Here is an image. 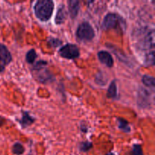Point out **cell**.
<instances>
[{
  "instance_id": "obj_1",
  "label": "cell",
  "mask_w": 155,
  "mask_h": 155,
  "mask_svg": "<svg viewBox=\"0 0 155 155\" xmlns=\"http://www.w3.org/2000/svg\"><path fill=\"white\" fill-rule=\"evenodd\" d=\"M136 48L144 52V64L146 66L154 65V30L145 28L136 33Z\"/></svg>"
},
{
  "instance_id": "obj_2",
  "label": "cell",
  "mask_w": 155,
  "mask_h": 155,
  "mask_svg": "<svg viewBox=\"0 0 155 155\" xmlns=\"http://www.w3.org/2000/svg\"><path fill=\"white\" fill-rule=\"evenodd\" d=\"M54 3L51 0H39L36 2L33 10L36 18L41 21H48L51 18Z\"/></svg>"
},
{
  "instance_id": "obj_3",
  "label": "cell",
  "mask_w": 155,
  "mask_h": 155,
  "mask_svg": "<svg viewBox=\"0 0 155 155\" xmlns=\"http://www.w3.org/2000/svg\"><path fill=\"white\" fill-rule=\"evenodd\" d=\"M47 64H48V63L45 61H38L33 64V69H32L33 76L36 78V80H37L39 83H43V84L50 83V82H52L54 80V77L53 76V74L46 68Z\"/></svg>"
},
{
  "instance_id": "obj_4",
  "label": "cell",
  "mask_w": 155,
  "mask_h": 155,
  "mask_svg": "<svg viewBox=\"0 0 155 155\" xmlns=\"http://www.w3.org/2000/svg\"><path fill=\"white\" fill-rule=\"evenodd\" d=\"M125 21L117 14L108 13L104 16L101 24V28L104 30H108L110 29L120 28L124 26Z\"/></svg>"
},
{
  "instance_id": "obj_5",
  "label": "cell",
  "mask_w": 155,
  "mask_h": 155,
  "mask_svg": "<svg viewBox=\"0 0 155 155\" xmlns=\"http://www.w3.org/2000/svg\"><path fill=\"white\" fill-rule=\"evenodd\" d=\"M76 36L81 41H91L95 37V30L89 22L84 21L77 27Z\"/></svg>"
},
{
  "instance_id": "obj_6",
  "label": "cell",
  "mask_w": 155,
  "mask_h": 155,
  "mask_svg": "<svg viewBox=\"0 0 155 155\" xmlns=\"http://www.w3.org/2000/svg\"><path fill=\"white\" fill-rule=\"evenodd\" d=\"M58 54L64 58L74 60L80 57V49L75 44L68 43L58 50Z\"/></svg>"
},
{
  "instance_id": "obj_7",
  "label": "cell",
  "mask_w": 155,
  "mask_h": 155,
  "mask_svg": "<svg viewBox=\"0 0 155 155\" xmlns=\"http://www.w3.org/2000/svg\"><path fill=\"white\" fill-rule=\"evenodd\" d=\"M12 56L7 47L0 43V72H2L5 68L12 62Z\"/></svg>"
},
{
  "instance_id": "obj_8",
  "label": "cell",
  "mask_w": 155,
  "mask_h": 155,
  "mask_svg": "<svg viewBox=\"0 0 155 155\" xmlns=\"http://www.w3.org/2000/svg\"><path fill=\"white\" fill-rule=\"evenodd\" d=\"M151 93L148 92V89L145 88H141L138 94V104L139 106L142 107H148V103L150 104L151 101Z\"/></svg>"
},
{
  "instance_id": "obj_9",
  "label": "cell",
  "mask_w": 155,
  "mask_h": 155,
  "mask_svg": "<svg viewBox=\"0 0 155 155\" xmlns=\"http://www.w3.org/2000/svg\"><path fill=\"white\" fill-rule=\"evenodd\" d=\"M98 58L101 64L110 68L114 66V59L111 54L107 51H100L98 52Z\"/></svg>"
},
{
  "instance_id": "obj_10",
  "label": "cell",
  "mask_w": 155,
  "mask_h": 155,
  "mask_svg": "<svg viewBox=\"0 0 155 155\" xmlns=\"http://www.w3.org/2000/svg\"><path fill=\"white\" fill-rule=\"evenodd\" d=\"M17 120H18V122L21 125V128L25 129L27 127H30V125H32L35 122V118L33 117L28 111L23 110L21 118V119H18Z\"/></svg>"
},
{
  "instance_id": "obj_11",
  "label": "cell",
  "mask_w": 155,
  "mask_h": 155,
  "mask_svg": "<svg viewBox=\"0 0 155 155\" xmlns=\"http://www.w3.org/2000/svg\"><path fill=\"white\" fill-rule=\"evenodd\" d=\"M68 3V9L69 14L72 19H75L76 17L78 15L79 11L80 8V3L78 0H69Z\"/></svg>"
},
{
  "instance_id": "obj_12",
  "label": "cell",
  "mask_w": 155,
  "mask_h": 155,
  "mask_svg": "<svg viewBox=\"0 0 155 155\" xmlns=\"http://www.w3.org/2000/svg\"><path fill=\"white\" fill-rule=\"evenodd\" d=\"M67 17H68V12H67L66 8L63 5H61L60 7L58 8L57 11V14L55 15V24L57 25H61L63 24L66 20Z\"/></svg>"
},
{
  "instance_id": "obj_13",
  "label": "cell",
  "mask_w": 155,
  "mask_h": 155,
  "mask_svg": "<svg viewBox=\"0 0 155 155\" xmlns=\"http://www.w3.org/2000/svg\"><path fill=\"white\" fill-rule=\"evenodd\" d=\"M117 86L116 80H113L107 89V97L109 98H112V99H115L117 98Z\"/></svg>"
},
{
  "instance_id": "obj_14",
  "label": "cell",
  "mask_w": 155,
  "mask_h": 155,
  "mask_svg": "<svg viewBox=\"0 0 155 155\" xmlns=\"http://www.w3.org/2000/svg\"><path fill=\"white\" fill-rule=\"evenodd\" d=\"M117 123L118 128H119L120 130H121L123 132H124V133H130L131 128H130V125H129V123L127 122V120H126L124 118L117 117Z\"/></svg>"
},
{
  "instance_id": "obj_15",
  "label": "cell",
  "mask_w": 155,
  "mask_h": 155,
  "mask_svg": "<svg viewBox=\"0 0 155 155\" xmlns=\"http://www.w3.org/2000/svg\"><path fill=\"white\" fill-rule=\"evenodd\" d=\"M142 82L145 86L154 89L155 86V80L153 77L148 75H144L142 78Z\"/></svg>"
},
{
  "instance_id": "obj_16",
  "label": "cell",
  "mask_w": 155,
  "mask_h": 155,
  "mask_svg": "<svg viewBox=\"0 0 155 155\" xmlns=\"http://www.w3.org/2000/svg\"><path fill=\"white\" fill-rule=\"evenodd\" d=\"M36 58H37V54H36V51L33 48L29 50L27 52V54H26V61H27V63L31 64L36 62Z\"/></svg>"
},
{
  "instance_id": "obj_17",
  "label": "cell",
  "mask_w": 155,
  "mask_h": 155,
  "mask_svg": "<svg viewBox=\"0 0 155 155\" xmlns=\"http://www.w3.org/2000/svg\"><path fill=\"white\" fill-rule=\"evenodd\" d=\"M25 148H24V145L20 142H16L12 146V152L15 155H21L24 154Z\"/></svg>"
},
{
  "instance_id": "obj_18",
  "label": "cell",
  "mask_w": 155,
  "mask_h": 155,
  "mask_svg": "<svg viewBox=\"0 0 155 155\" xmlns=\"http://www.w3.org/2000/svg\"><path fill=\"white\" fill-rule=\"evenodd\" d=\"M92 143L89 141H86V142H80L79 145V149L82 152H88L91 148H92Z\"/></svg>"
},
{
  "instance_id": "obj_19",
  "label": "cell",
  "mask_w": 155,
  "mask_h": 155,
  "mask_svg": "<svg viewBox=\"0 0 155 155\" xmlns=\"http://www.w3.org/2000/svg\"><path fill=\"white\" fill-rule=\"evenodd\" d=\"M47 42L51 48H58V47L61 46L62 44L61 40L54 37H48Z\"/></svg>"
},
{
  "instance_id": "obj_20",
  "label": "cell",
  "mask_w": 155,
  "mask_h": 155,
  "mask_svg": "<svg viewBox=\"0 0 155 155\" xmlns=\"http://www.w3.org/2000/svg\"><path fill=\"white\" fill-rule=\"evenodd\" d=\"M130 155H144L142 145H139V144H134L133 145V148H132L131 154Z\"/></svg>"
},
{
  "instance_id": "obj_21",
  "label": "cell",
  "mask_w": 155,
  "mask_h": 155,
  "mask_svg": "<svg viewBox=\"0 0 155 155\" xmlns=\"http://www.w3.org/2000/svg\"><path fill=\"white\" fill-rule=\"evenodd\" d=\"M103 76L101 72H99L98 74H97L96 77H95V82L98 84L101 85V86H104V84L106 83V80H103Z\"/></svg>"
},
{
  "instance_id": "obj_22",
  "label": "cell",
  "mask_w": 155,
  "mask_h": 155,
  "mask_svg": "<svg viewBox=\"0 0 155 155\" xmlns=\"http://www.w3.org/2000/svg\"><path fill=\"white\" fill-rule=\"evenodd\" d=\"M3 124H4V119L3 118H0V127H2Z\"/></svg>"
},
{
  "instance_id": "obj_23",
  "label": "cell",
  "mask_w": 155,
  "mask_h": 155,
  "mask_svg": "<svg viewBox=\"0 0 155 155\" xmlns=\"http://www.w3.org/2000/svg\"><path fill=\"white\" fill-rule=\"evenodd\" d=\"M106 155H115V154H114V153H113V152H108Z\"/></svg>"
},
{
  "instance_id": "obj_24",
  "label": "cell",
  "mask_w": 155,
  "mask_h": 155,
  "mask_svg": "<svg viewBox=\"0 0 155 155\" xmlns=\"http://www.w3.org/2000/svg\"><path fill=\"white\" fill-rule=\"evenodd\" d=\"M28 155H33L32 154H28Z\"/></svg>"
}]
</instances>
